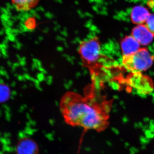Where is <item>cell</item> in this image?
Returning a JSON list of instances; mask_svg holds the SVG:
<instances>
[{
    "instance_id": "1",
    "label": "cell",
    "mask_w": 154,
    "mask_h": 154,
    "mask_svg": "<svg viewBox=\"0 0 154 154\" xmlns=\"http://www.w3.org/2000/svg\"><path fill=\"white\" fill-rule=\"evenodd\" d=\"M96 89L90 84L84 89L83 95L73 91L64 94L59 107L66 124L85 131L100 133L108 128L112 101L98 99Z\"/></svg>"
},
{
    "instance_id": "2",
    "label": "cell",
    "mask_w": 154,
    "mask_h": 154,
    "mask_svg": "<svg viewBox=\"0 0 154 154\" xmlns=\"http://www.w3.org/2000/svg\"><path fill=\"white\" fill-rule=\"evenodd\" d=\"M78 51L83 66L88 70L91 79L99 77L104 67L102 60L106 57L102 53L99 37L94 36L80 42Z\"/></svg>"
},
{
    "instance_id": "3",
    "label": "cell",
    "mask_w": 154,
    "mask_h": 154,
    "mask_svg": "<svg viewBox=\"0 0 154 154\" xmlns=\"http://www.w3.org/2000/svg\"><path fill=\"white\" fill-rule=\"evenodd\" d=\"M154 56L146 48H140L129 55L123 56L122 63L132 72H141L149 69L153 63Z\"/></svg>"
},
{
    "instance_id": "4",
    "label": "cell",
    "mask_w": 154,
    "mask_h": 154,
    "mask_svg": "<svg viewBox=\"0 0 154 154\" xmlns=\"http://www.w3.org/2000/svg\"><path fill=\"white\" fill-rule=\"evenodd\" d=\"M129 77V82L131 86L141 94H147L153 90L151 80L141 72H132Z\"/></svg>"
},
{
    "instance_id": "5",
    "label": "cell",
    "mask_w": 154,
    "mask_h": 154,
    "mask_svg": "<svg viewBox=\"0 0 154 154\" xmlns=\"http://www.w3.org/2000/svg\"><path fill=\"white\" fill-rule=\"evenodd\" d=\"M131 36L140 43V45H149L153 39L154 36L145 25H137L133 29Z\"/></svg>"
},
{
    "instance_id": "6",
    "label": "cell",
    "mask_w": 154,
    "mask_h": 154,
    "mask_svg": "<svg viewBox=\"0 0 154 154\" xmlns=\"http://www.w3.org/2000/svg\"><path fill=\"white\" fill-rule=\"evenodd\" d=\"M17 154H39L38 145L33 139L22 138L17 143L16 148Z\"/></svg>"
},
{
    "instance_id": "7",
    "label": "cell",
    "mask_w": 154,
    "mask_h": 154,
    "mask_svg": "<svg viewBox=\"0 0 154 154\" xmlns=\"http://www.w3.org/2000/svg\"><path fill=\"white\" fill-rule=\"evenodd\" d=\"M120 45L123 56L132 54L140 48V45L131 35L122 38Z\"/></svg>"
},
{
    "instance_id": "8",
    "label": "cell",
    "mask_w": 154,
    "mask_h": 154,
    "mask_svg": "<svg viewBox=\"0 0 154 154\" xmlns=\"http://www.w3.org/2000/svg\"><path fill=\"white\" fill-rule=\"evenodd\" d=\"M149 12L147 9L142 6L134 7L131 14V22L137 25H142L145 23L149 15Z\"/></svg>"
},
{
    "instance_id": "9",
    "label": "cell",
    "mask_w": 154,
    "mask_h": 154,
    "mask_svg": "<svg viewBox=\"0 0 154 154\" xmlns=\"http://www.w3.org/2000/svg\"><path fill=\"white\" fill-rule=\"evenodd\" d=\"M40 0H11L17 11L27 12L31 11L38 5Z\"/></svg>"
},
{
    "instance_id": "10",
    "label": "cell",
    "mask_w": 154,
    "mask_h": 154,
    "mask_svg": "<svg viewBox=\"0 0 154 154\" xmlns=\"http://www.w3.org/2000/svg\"><path fill=\"white\" fill-rule=\"evenodd\" d=\"M10 89L8 86L0 84V102H5L10 96Z\"/></svg>"
},
{
    "instance_id": "11",
    "label": "cell",
    "mask_w": 154,
    "mask_h": 154,
    "mask_svg": "<svg viewBox=\"0 0 154 154\" xmlns=\"http://www.w3.org/2000/svg\"><path fill=\"white\" fill-rule=\"evenodd\" d=\"M24 27L27 30H32L36 28V20L34 18H29L24 22Z\"/></svg>"
},
{
    "instance_id": "12",
    "label": "cell",
    "mask_w": 154,
    "mask_h": 154,
    "mask_svg": "<svg viewBox=\"0 0 154 154\" xmlns=\"http://www.w3.org/2000/svg\"><path fill=\"white\" fill-rule=\"evenodd\" d=\"M145 25L154 36V15L150 14L145 22Z\"/></svg>"
}]
</instances>
